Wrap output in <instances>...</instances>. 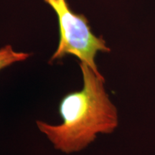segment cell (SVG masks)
<instances>
[{"instance_id": "cell-1", "label": "cell", "mask_w": 155, "mask_h": 155, "mask_svg": "<svg viewBox=\"0 0 155 155\" xmlns=\"http://www.w3.org/2000/svg\"><path fill=\"white\" fill-rule=\"evenodd\" d=\"M83 86L68 93L60 101L62 123L52 125L37 121L39 130L47 136L55 149L65 153L79 152L96 139L98 134H111L119 124L116 106L106 92L103 75L86 64L79 63Z\"/></svg>"}, {"instance_id": "cell-2", "label": "cell", "mask_w": 155, "mask_h": 155, "mask_svg": "<svg viewBox=\"0 0 155 155\" xmlns=\"http://www.w3.org/2000/svg\"><path fill=\"white\" fill-rule=\"evenodd\" d=\"M43 1L55 11L59 25V42L50 63L66 55H74L80 63L86 64L97 75H102L95 59L98 52L111 51L105 40L93 33L86 17L75 13L70 8L67 0Z\"/></svg>"}, {"instance_id": "cell-3", "label": "cell", "mask_w": 155, "mask_h": 155, "mask_svg": "<svg viewBox=\"0 0 155 155\" xmlns=\"http://www.w3.org/2000/svg\"><path fill=\"white\" fill-rule=\"evenodd\" d=\"M30 53L15 51L10 45L0 48V71L17 62L26 61Z\"/></svg>"}]
</instances>
